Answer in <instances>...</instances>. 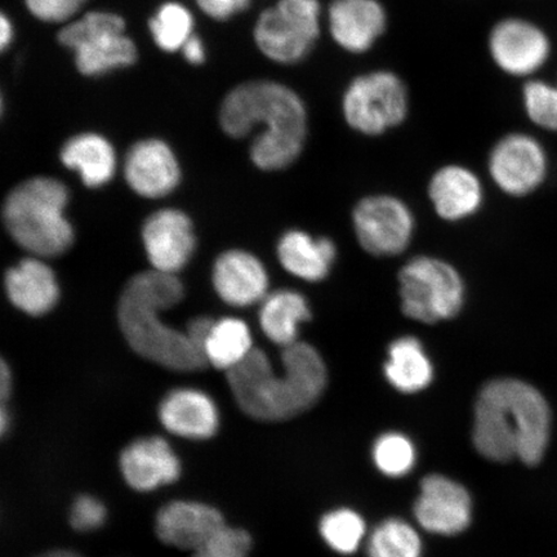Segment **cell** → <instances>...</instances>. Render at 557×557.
Wrapping results in <instances>:
<instances>
[{
    "label": "cell",
    "mask_w": 557,
    "mask_h": 557,
    "mask_svg": "<svg viewBox=\"0 0 557 557\" xmlns=\"http://www.w3.org/2000/svg\"><path fill=\"white\" fill-rule=\"evenodd\" d=\"M221 127L234 138L261 127L250 157L260 170L275 172L297 162L309 134L305 102L294 89L269 81L244 83L222 102Z\"/></svg>",
    "instance_id": "cell-1"
},
{
    "label": "cell",
    "mask_w": 557,
    "mask_h": 557,
    "mask_svg": "<svg viewBox=\"0 0 557 557\" xmlns=\"http://www.w3.org/2000/svg\"><path fill=\"white\" fill-rule=\"evenodd\" d=\"M283 373L276 374L268 355L253 348L226 372L239 408L257 421L289 420L305 412L322 396L326 368L322 355L306 343L284 347Z\"/></svg>",
    "instance_id": "cell-2"
},
{
    "label": "cell",
    "mask_w": 557,
    "mask_h": 557,
    "mask_svg": "<svg viewBox=\"0 0 557 557\" xmlns=\"http://www.w3.org/2000/svg\"><path fill=\"white\" fill-rule=\"evenodd\" d=\"M552 416L545 398L518 380H496L480 393L475 409L473 444L491 461L518 458L540 463L548 444Z\"/></svg>",
    "instance_id": "cell-3"
},
{
    "label": "cell",
    "mask_w": 557,
    "mask_h": 557,
    "mask_svg": "<svg viewBox=\"0 0 557 557\" xmlns=\"http://www.w3.org/2000/svg\"><path fill=\"white\" fill-rule=\"evenodd\" d=\"M184 297V285L173 274L154 269L125 284L117 320L132 350L152 363L176 372H198L208 363L189 334L162 322L159 313Z\"/></svg>",
    "instance_id": "cell-4"
},
{
    "label": "cell",
    "mask_w": 557,
    "mask_h": 557,
    "mask_svg": "<svg viewBox=\"0 0 557 557\" xmlns=\"http://www.w3.org/2000/svg\"><path fill=\"white\" fill-rule=\"evenodd\" d=\"M69 193L60 181H25L7 197L3 220L18 246L40 257L59 256L72 246L74 232L65 219Z\"/></svg>",
    "instance_id": "cell-5"
},
{
    "label": "cell",
    "mask_w": 557,
    "mask_h": 557,
    "mask_svg": "<svg viewBox=\"0 0 557 557\" xmlns=\"http://www.w3.org/2000/svg\"><path fill=\"white\" fill-rule=\"evenodd\" d=\"M398 294L404 315L433 325L462 312L468 285L455 264L441 257L421 255L400 268Z\"/></svg>",
    "instance_id": "cell-6"
},
{
    "label": "cell",
    "mask_w": 557,
    "mask_h": 557,
    "mask_svg": "<svg viewBox=\"0 0 557 557\" xmlns=\"http://www.w3.org/2000/svg\"><path fill=\"white\" fill-rule=\"evenodd\" d=\"M347 127L367 137H379L400 127L409 115V95L398 75L379 70L359 75L343 96Z\"/></svg>",
    "instance_id": "cell-7"
},
{
    "label": "cell",
    "mask_w": 557,
    "mask_h": 557,
    "mask_svg": "<svg viewBox=\"0 0 557 557\" xmlns=\"http://www.w3.org/2000/svg\"><path fill=\"white\" fill-rule=\"evenodd\" d=\"M124 29V20L114 13L92 12L64 27L59 40L75 52L83 75L96 76L136 61V47Z\"/></svg>",
    "instance_id": "cell-8"
},
{
    "label": "cell",
    "mask_w": 557,
    "mask_h": 557,
    "mask_svg": "<svg viewBox=\"0 0 557 557\" xmlns=\"http://www.w3.org/2000/svg\"><path fill=\"white\" fill-rule=\"evenodd\" d=\"M320 13L319 0H278L257 20L256 44L270 60L297 64L317 44Z\"/></svg>",
    "instance_id": "cell-9"
},
{
    "label": "cell",
    "mask_w": 557,
    "mask_h": 557,
    "mask_svg": "<svg viewBox=\"0 0 557 557\" xmlns=\"http://www.w3.org/2000/svg\"><path fill=\"white\" fill-rule=\"evenodd\" d=\"M351 225L359 247L379 259L406 252L417 228L414 212L407 201L382 193L367 195L354 206Z\"/></svg>",
    "instance_id": "cell-10"
},
{
    "label": "cell",
    "mask_w": 557,
    "mask_h": 557,
    "mask_svg": "<svg viewBox=\"0 0 557 557\" xmlns=\"http://www.w3.org/2000/svg\"><path fill=\"white\" fill-rule=\"evenodd\" d=\"M487 172L500 191L510 197H525L537 190L546 177V152L532 136L510 134L493 146Z\"/></svg>",
    "instance_id": "cell-11"
},
{
    "label": "cell",
    "mask_w": 557,
    "mask_h": 557,
    "mask_svg": "<svg viewBox=\"0 0 557 557\" xmlns=\"http://www.w3.org/2000/svg\"><path fill=\"white\" fill-rule=\"evenodd\" d=\"M548 35L532 21L510 17L494 25L490 52L504 73L525 78L539 72L552 55Z\"/></svg>",
    "instance_id": "cell-12"
},
{
    "label": "cell",
    "mask_w": 557,
    "mask_h": 557,
    "mask_svg": "<svg viewBox=\"0 0 557 557\" xmlns=\"http://www.w3.org/2000/svg\"><path fill=\"white\" fill-rule=\"evenodd\" d=\"M428 197L438 219L458 224L480 212L485 190L482 178L469 166L451 163L441 166L430 177Z\"/></svg>",
    "instance_id": "cell-13"
},
{
    "label": "cell",
    "mask_w": 557,
    "mask_h": 557,
    "mask_svg": "<svg viewBox=\"0 0 557 557\" xmlns=\"http://www.w3.org/2000/svg\"><path fill=\"white\" fill-rule=\"evenodd\" d=\"M414 513L428 532L444 535L461 533L471 521L470 494L448 478L428 476L421 484Z\"/></svg>",
    "instance_id": "cell-14"
},
{
    "label": "cell",
    "mask_w": 557,
    "mask_h": 557,
    "mask_svg": "<svg viewBox=\"0 0 557 557\" xmlns=\"http://www.w3.org/2000/svg\"><path fill=\"white\" fill-rule=\"evenodd\" d=\"M146 253L152 269L176 275L195 249L191 221L176 209H163L146 220L143 228Z\"/></svg>",
    "instance_id": "cell-15"
},
{
    "label": "cell",
    "mask_w": 557,
    "mask_h": 557,
    "mask_svg": "<svg viewBox=\"0 0 557 557\" xmlns=\"http://www.w3.org/2000/svg\"><path fill=\"white\" fill-rule=\"evenodd\" d=\"M225 525L218 508L191 500H174L160 508L156 532L165 545L195 554Z\"/></svg>",
    "instance_id": "cell-16"
},
{
    "label": "cell",
    "mask_w": 557,
    "mask_h": 557,
    "mask_svg": "<svg viewBox=\"0 0 557 557\" xmlns=\"http://www.w3.org/2000/svg\"><path fill=\"white\" fill-rule=\"evenodd\" d=\"M180 166L170 146L159 139H145L128 152L125 178L132 190L145 198H162L178 185Z\"/></svg>",
    "instance_id": "cell-17"
},
{
    "label": "cell",
    "mask_w": 557,
    "mask_h": 557,
    "mask_svg": "<svg viewBox=\"0 0 557 557\" xmlns=\"http://www.w3.org/2000/svg\"><path fill=\"white\" fill-rule=\"evenodd\" d=\"M329 21L333 40L351 53L371 50L387 24L379 0H333Z\"/></svg>",
    "instance_id": "cell-18"
},
{
    "label": "cell",
    "mask_w": 557,
    "mask_h": 557,
    "mask_svg": "<svg viewBox=\"0 0 557 557\" xmlns=\"http://www.w3.org/2000/svg\"><path fill=\"white\" fill-rule=\"evenodd\" d=\"M125 482L138 492H150L169 485L180 478L181 463L163 437L138 438L121 455Z\"/></svg>",
    "instance_id": "cell-19"
},
{
    "label": "cell",
    "mask_w": 557,
    "mask_h": 557,
    "mask_svg": "<svg viewBox=\"0 0 557 557\" xmlns=\"http://www.w3.org/2000/svg\"><path fill=\"white\" fill-rule=\"evenodd\" d=\"M213 284L226 304L246 308L263 301L270 281L257 257L244 250H228L214 263Z\"/></svg>",
    "instance_id": "cell-20"
},
{
    "label": "cell",
    "mask_w": 557,
    "mask_h": 557,
    "mask_svg": "<svg viewBox=\"0 0 557 557\" xmlns=\"http://www.w3.org/2000/svg\"><path fill=\"white\" fill-rule=\"evenodd\" d=\"M277 259L288 274L306 283H322L338 260L336 242L304 230H289L277 243Z\"/></svg>",
    "instance_id": "cell-21"
},
{
    "label": "cell",
    "mask_w": 557,
    "mask_h": 557,
    "mask_svg": "<svg viewBox=\"0 0 557 557\" xmlns=\"http://www.w3.org/2000/svg\"><path fill=\"white\" fill-rule=\"evenodd\" d=\"M159 418L170 433L193 441L213 436L220 423L214 401L195 388L173 389L160 404Z\"/></svg>",
    "instance_id": "cell-22"
},
{
    "label": "cell",
    "mask_w": 557,
    "mask_h": 557,
    "mask_svg": "<svg viewBox=\"0 0 557 557\" xmlns=\"http://www.w3.org/2000/svg\"><path fill=\"white\" fill-rule=\"evenodd\" d=\"M5 292L17 309L33 317L45 315L58 304L59 284L44 261L27 259L7 271Z\"/></svg>",
    "instance_id": "cell-23"
},
{
    "label": "cell",
    "mask_w": 557,
    "mask_h": 557,
    "mask_svg": "<svg viewBox=\"0 0 557 557\" xmlns=\"http://www.w3.org/2000/svg\"><path fill=\"white\" fill-rule=\"evenodd\" d=\"M261 304L264 336L283 348L297 343L299 329L312 318L308 298L297 290L281 289L269 294Z\"/></svg>",
    "instance_id": "cell-24"
},
{
    "label": "cell",
    "mask_w": 557,
    "mask_h": 557,
    "mask_svg": "<svg viewBox=\"0 0 557 557\" xmlns=\"http://www.w3.org/2000/svg\"><path fill=\"white\" fill-rule=\"evenodd\" d=\"M61 160L69 170L79 173L88 187H100L114 176L116 158L113 146L99 135L75 136L61 150Z\"/></svg>",
    "instance_id": "cell-25"
},
{
    "label": "cell",
    "mask_w": 557,
    "mask_h": 557,
    "mask_svg": "<svg viewBox=\"0 0 557 557\" xmlns=\"http://www.w3.org/2000/svg\"><path fill=\"white\" fill-rule=\"evenodd\" d=\"M385 374L399 392L412 394L430 385L434 368L421 341L413 336H403L393 341L388 347Z\"/></svg>",
    "instance_id": "cell-26"
},
{
    "label": "cell",
    "mask_w": 557,
    "mask_h": 557,
    "mask_svg": "<svg viewBox=\"0 0 557 557\" xmlns=\"http://www.w3.org/2000/svg\"><path fill=\"white\" fill-rule=\"evenodd\" d=\"M252 350L248 325L235 318L214 322L203 348L207 363L225 372L238 366Z\"/></svg>",
    "instance_id": "cell-27"
},
{
    "label": "cell",
    "mask_w": 557,
    "mask_h": 557,
    "mask_svg": "<svg viewBox=\"0 0 557 557\" xmlns=\"http://www.w3.org/2000/svg\"><path fill=\"white\" fill-rule=\"evenodd\" d=\"M420 535L401 520H387L372 534L369 557H421Z\"/></svg>",
    "instance_id": "cell-28"
},
{
    "label": "cell",
    "mask_w": 557,
    "mask_h": 557,
    "mask_svg": "<svg viewBox=\"0 0 557 557\" xmlns=\"http://www.w3.org/2000/svg\"><path fill=\"white\" fill-rule=\"evenodd\" d=\"M150 32L157 45L166 52H174L184 47L191 37L193 17L185 7L166 3L150 21Z\"/></svg>",
    "instance_id": "cell-29"
},
{
    "label": "cell",
    "mask_w": 557,
    "mask_h": 557,
    "mask_svg": "<svg viewBox=\"0 0 557 557\" xmlns=\"http://www.w3.org/2000/svg\"><path fill=\"white\" fill-rule=\"evenodd\" d=\"M323 539L339 554L357 552L366 534L363 519L351 510H338L325 515L320 524Z\"/></svg>",
    "instance_id": "cell-30"
},
{
    "label": "cell",
    "mask_w": 557,
    "mask_h": 557,
    "mask_svg": "<svg viewBox=\"0 0 557 557\" xmlns=\"http://www.w3.org/2000/svg\"><path fill=\"white\" fill-rule=\"evenodd\" d=\"M374 462L387 476H404L413 469V444L400 434H386L379 438L373 449Z\"/></svg>",
    "instance_id": "cell-31"
},
{
    "label": "cell",
    "mask_w": 557,
    "mask_h": 557,
    "mask_svg": "<svg viewBox=\"0 0 557 557\" xmlns=\"http://www.w3.org/2000/svg\"><path fill=\"white\" fill-rule=\"evenodd\" d=\"M522 102L529 120L539 127L557 131V86L529 81L522 87Z\"/></svg>",
    "instance_id": "cell-32"
},
{
    "label": "cell",
    "mask_w": 557,
    "mask_h": 557,
    "mask_svg": "<svg viewBox=\"0 0 557 557\" xmlns=\"http://www.w3.org/2000/svg\"><path fill=\"white\" fill-rule=\"evenodd\" d=\"M252 537L243 529L222 527L194 557H248Z\"/></svg>",
    "instance_id": "cell-33"
},
{
    "label": "cell",
    "mask_w": 557,
    "mask_h": 557,
    "mask_svg": "<svg viewBox=\"0 0 557 557\" xmlns=\"http://www.w3.org/2000/svg\"><path fill=\"white\" fill-rule=\"evenodd\" d=\"M107 507L92 496H81L74 500L70 511V524L78 532H92L107 520Z\"/></svg>",
    "instance_id": "cell-34"
},
{
    "label": "cell",
    "mask_w": 557,
    "mask_h": 557,
    "mask_svg": "<svg viewBox=\"0 0 557 557\" xmlns=\"http://www.w3.org/2000/svg\"><path fill=\"white\" fill-rule=\"evenodd\" d=\"M35 17L48 23H61L74 15L85 0H25Z\"/></svg>",
    "instance_id": "cell-35"
},
{
    "label": "cell",
    "mask_w": 557,
    "mask_h": 557,
    "mask_svg": "<svg viewBox=\"0 0 557 557\" xmlns=\"http://www.w3.org/2000/svg\"><path fill=\"white\" fill-rule=\"evenodd\" d=\"M250 0H198V4L208 16L225 20L247 9Z\"/></svg>",
    "instance_id": "cell-36"
},
{
    "label": "cell",
    "mask_w": 557,
    "mask_h": 557,
    "mask_svg": "<svg viewBox=\"0 0 557 557\" xmlns=\"http://www.w3.org/2000/svg\"><path fill=\"white\" fill-rule=\"evenodd\" d=\"M214 322L215 320L211 318L200 317L193 319L189 325H187L186 333L189 334V337L191 338L195 346H197L203 355L206 341L209 336V333H211Z\"/></svg>",
    "instance_id": "cell-37"
},
{
    "label": "cell",
    "mask_w": 557,
    "mask_h": 557,
    "mask_svg": "<svg viewBox=\"0 0 557 557\" xmlns=\"http://www.w3.org/2000/svg\"><path fill=\"white\" fill-rule=\"evenodd\" d=\"M185 59L194 65H199L206 59L205 47L201 45V40L198 37H191L187 39L183 47Z\"/></svg>",
    "instance_id": "cell-38"
},
{
    "label": "cell",
    "mask_w": 557,
    "mask_h": 557,
    "mask_svg": "<svg viewBox=\"0 0 557 557\" xmlns=\"http://www.w3.org/2000/svg\"><path fill=\"white\" fill-rule=\"evenodd\" d=\"M12 35L13 30L10 20L2 15V17H0V48H2L3 51L10 46Z\"/></svg>",
    "instance_id": "cell-39"
},
{
    "label": "cell",
    "mask_w": 557,
    "mask_h": 557,
    "mask_svg": "<svg viewBox=\"0 0 557 557\" xmlns=\"http://www.w3.org/2000/svg\"><path fill=\"white\" fill-rule=\"evenodd\" d=\"M37 557H83L79 554L74 552H70V549H53V552H48L46 554H41Z\"/></svg>",
    "instance_id": "cell-40"
},
{
    "label": "cell",
    "mask_w": 557,
    "mask_h": 557,
    "mask_svg": "<svg viewBox=\"0 0 557 557\" xmlns=\"http://www.w3.org/2000/svg\"><path fill=\"white\" fill-rule=\"evenodd\" d=\"M194 557V556H193Z\"/></svg>",
    "instance_id": "cell-41"
}]
</instances>
